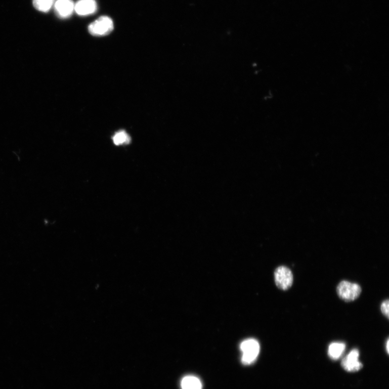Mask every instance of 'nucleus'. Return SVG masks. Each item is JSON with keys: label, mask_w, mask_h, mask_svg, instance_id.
Wrapping results in <instances>:
<instances>
[{"label": "nucleus", "mask_w": 389, "mask_h": 389, "mask_svg": "<svg viewBox=\"0 0 389 389\" xmlns=\"http://www.w3.org/2000/svg\"><path fill=\"white\" fill-rule=\"evenodd\" d=\"M98 9L95 0H79L75 4L74 11L80 16H87L94 14Z\"/></svg>", "instance_id": "nucleus-7"}, {"label": "nucleus", "mask_w": 389, "mask_h": 389, "mask_svg": "<svg viewBox=\"0 0 389 389\" xmlns=\"http://www.w3.org/2000/svg\"><path fill=\"white\" fill-rule=\"evenodd\" d=\"M114 144L116 146L129 144L131 139L128 134L124 131L117 132L113 138Z\"/></svg>", "instance_id": "nucleus-11"}, {"label": "nucleus", "mask_w": 389, "mask_h": 389, "mask_svg": "<svg viewBox=\"0 0 389 389\" xmlns=\"http://www.w3.org/2000/svg\"><path fill=\"white\" fill-rule=\"evenodd\" d=\"M361 292L360 285L347 281L340 282L337 288L338 296L345 301L356 299L360 296Z\"/></svg>", "instance_id": "nucleus-2"}, {"label": "nucleus", "mask_w": 389, "mask_h": 389, "mask_svg": "<svg viewBox=\"0 0 389 389\" xmlns=\"http://www.w3.org/2000/svg\"><path fill=\"white\" fill-rule=\"evenodd\" d=\"M345 349V344L341 342H333L330 344L328 354L332 360H337L342 356Z\"/></svg>", "instance_id": "nucleus-9"}, {"label": "nucleus", "mask_w": 389, "mask_h": 389, "mask_svg": "<svg viewBox=\"0 0 389 389\" xmlns=\"http://www.w3.org/2000/svg\"><path fill=\"white\" fill-rule=\"evenodd\" d=\"M114 29V23L112 19L103 16L92 22L89 27L90 33L95 36H102L109 34Z\"/></svg>", "instance_id": "nucleus-3"}, {"label": "nucleus", "mask_w": 389, "mask_h": 389, "mask_svg": "<svg viewBox=\"0 0 389 389\" xmlns=\"http://www.w3.org/2000/svg\"><path fill=\"white\" fill-rule=\"evenodd\" d=\"M182 389H202V384L199 378L194 376H187L181 381Z\"/></svg>", "instance_id": "nucleus-8"}, {"label": "nucleus", "mask_w": 389, "mask_h": 389, "mask_svg": "<svg viewBox=\"0 0 389 389\" xmlns=\"http://www.w3.org/2000/svg\"><path fill=\"white\" fill-rule=\"evenodd\" d=\"M242 352V362L245 365H249L255 361L258 356L260 347L255 339H246L240 345Z\"/></svg>", "instance_id": "nucleus-1"}, {"label": "nucleus", "mask_w": 389, "mask_h": 389, "mask_svg": "<svg viewBox=\"0 0 389 389\" xmlns=\"http://www.w3.org/2000/svg\"><path fill=\"white\" fill-rule=\"evenodd\" d=\"M386 350H387L386 351L387 352V353H388V340H387Z\"/></svg>", "instance_id": "nucleus-13"}, {"label": "nucleus", "mask_w": 389, "mask_h": 389, "mask_svg": "<svg viewBox=\"0 0 389 389\" xmlns=\"http://www.w3.org/2000/svg\"><path fill=\"white\" fill-rule=\"evenodd\" d=\"M277 287L283 290L289 289L292 285L293 278L290 270L284 266L278 267L274 273Z\"/></svg>", "instance_id": "nucleus-4"}, {"label": "nucleus", "mask_w": 389, "mask_h": 389, "mask_svg": "<svg viewBox=\"0 0 389 389\" xmlns=\"http://www.w3.org/2000/svg\"><path fill=\"white\" fill-rule=\"evenodd\" d=\"M55 0H33L35 9L40 12L46 13L52 7Z\"/></svg>", "instance_id": "nucleus-10"}, {"label": "nucleus", "mask_w": 389, "mask_h": 389, "mask_svg": "<svg viewBox=\"0 0 389 389\" xmlns=\"http://www.w3.org/2000/svg\"><path fill=\"white\" fill-rule=\"evenodd\" d=\"M388 305H389L388 300L387 299L383 301L382 304L381 305V307H380L381 312H382L384 316H385L387 317V318H388V316H389Z\"/></svg>", "instance_id": "nucleus-12"}, {"label": "nucleus", "mask_w": 389, "mask_h": 389, "mask_svg": "<svg viewBox=\"0 0 389 389\" xmlns=\"http://www.w3.org/2000/svg\"><path fill=\"white\" fill-rule=\"evenodd\" d=\"M360 353L357 349H353L343 360L342 365L348 371H356L362 367V364L359 361Z\"/></svg>", "instance_id": "nucleus-5"}, {"label": "nucleus", "mask_w": 389, "mask_h": 389, "mask_svg": "<svg viewBox=\"0 0 389 389\" xmlns=\"http://www.w3.org/2000/svg\"><path fill=\"white\" fill-rule=\"evenodd\" d=\"M75 4L73 0H57L55 4V11L59 17L67 18L74 11Z\"/></svg>", "instance_id": "nucleus-6"}]
</instances>
